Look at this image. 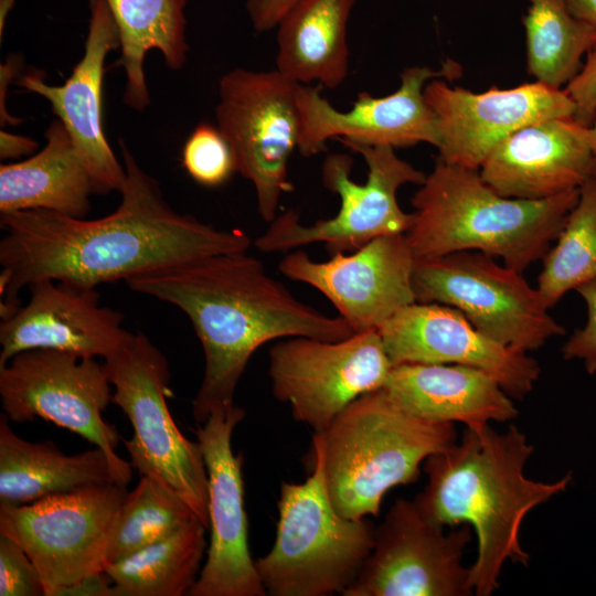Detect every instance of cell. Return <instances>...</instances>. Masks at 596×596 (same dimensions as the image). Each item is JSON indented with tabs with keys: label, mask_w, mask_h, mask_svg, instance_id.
I'll use <instances>...</instances> for the list:
<instances>
[{
	"label": "cell",
	"mask_w": 596,
	"mask_h": 596,
	"mask_svg": "<svg viewBox=\"0 0 596 596\" xmlns=\"http://www.w3.org/2000/svg\"><path fill=\"white\" fill-rule=\"evenodd\" d=\"M493 258L478 251L416 258V301L454 307L483 334L524 352L564 334L539 290L522 273Z\"/></svg>",
	"instance_id": "9c48e42d"
},
{
	"label": "cell",
	"mask_w": 596,
	"mask_h": 596,
	"mask_svg": "<svg viewBox=\"0 0 596 596\" xmlns=\"http://www.w3.org/2000/svg\"><path fill=\"white\" fill-rule=\"evenodd\" d=\"M343 145L363 157L368 167L365 182L352 180L353 160L349 155H327L321 166V181L339 196L338 213L312 225H304L298 213L288 210L276 216L267 231L255 240L257 249L286 252L321 242L334 254L355 251L384 235L408 232L413 213L401 209L397 191L407 183L423 184L427 174L397 157L390 146Z\"/></svg>",
	"instance_id": "ba28073f"
},
{
	"label": "cell",
	"mask_w": 596,
	"mask_h": 596,
	"mask_svg": "<svg viewBox=\"0 0 596 596\" xmlns=\"http://www.w3.org/2000/svg\"><path fill=\"white\" fill-rule=\"evenodd\" d=\"M0 596H45L40 572L25 551L0 534Z\"/></svg>",
	"instance_id": "d6a6232c"
},
{
	"label": "cell",
	"mask_w": 596,
	"mask_h": 596,
	"mask_svg": "<svg viewBox=\"0 0 596 596\" xmlns=\"http://www.w3.org/2000/svg\"><path fill=\"white\" fill-rule=\"evenodd\" d=\"M111 386L104 363L65 351L26 350L0 366L1 405L9 421L40 417L79 435L107 454L126 487L132 465L116 454L121 437L102 415L111 403Z\"/></svg>",
	"instance_id": "30bf717a"
},
{
	"label": "cell",
	"mask_w": 596,
	"mask_h": 596,
	"mask_svg": "<svg viewBox=\"0 0 596 596\" xmlns=\"http://www.w3.org/2000/svg\"><path fill=\"white\" fill-rule=\"evenodd\" d=\"M206 530L195 519L175 534L107 565L116 596L188 595L207 550Z\"/></svg>",
	"instance_id": "83f0119b"
},
{
	"label": "cell",
	"mask_w": 596,
	"mask_h": 596,
	"mask_svg": "<svg viewBox=\"0 0 596 596\" xmlns=\"http://www.w3.org/2000/svg\"><path fill=\"white\" fill-rule=\"evenodd\" d=\"M355 0H299L278 21L276 68L300 85L337 88L349 75L348 23Z\"/></svg>",
	"instance_id": "d4e9b609"
},
{
	"label": "cell",
	"mask_w": 596,
	"mask_h": 596,
	"mask_svg": "<svg viewBox=\"0 0 596 596\" xmlns=\"http://www.w3.org/2000/svg\"><path fill=\"white\" fill-rule=\"evenodd\" d=\"M479 172L505 198L544 200L579 189L593 172L589 127L574 117L525 125L496 146Z\"/></svg>",
	"instance_id": "7402d4cb"
},
{
	"label": "cell",
	"mask_w": 596,
	"mask_h": 596,
	"mask_svg": "<svg viewBox=\"0 0 596 596\" xmlns=\"http://www.w3.org/2000/svg\"><path fill=\"white\" fill-rule=\"evenodd\" d=\"M28 288V304L0 324V366L33 349L106 359L131 334L123 328L120 312L99 305L96 288L52 279Z\"/></svg>",
	"instance_id": "44dd1931"
},
{
	"label": "cell",
	"mask_w": 596,
	"mask_h": 596,
	"mask_svg": "<svg viewBox=\"0 0 596 596\" xmlns=\"http://www.w3.org/2000/svg\"><path fill=\"white\" fill-rule=\"evenodd\" d=\"M429 519L415 500L400 498L374 529V544L358 577L343 596H466L470 567L462 554L471 540L465 524Z\"/></svg>",
	"instance_id": "5bb4252c"
},
{
	"label": "cell",
	"mask_w": 596,
	"mask_h": 596,
	"mask_svg": "<svg viewBox=\"0 0 596 596\" xmlns=\"http://www.w3.org/2000/svg\"><path fill=\"white\" fill-rule=\"evenodd\" d=\"M424 96L436 118L437 160L472 170H479L496 146L523 126L575 115V104L564 88L538 81L475 93L434 78L425 85Z\"/></svg>",
	"instance_id": "ac0fdd59"
},
{
	"label": "cell",
	"mask_w": 596,
	"mask_h": 596,
	"mask_svg": "<svg viewBox=\"0 0 596 596\" xmlns=\"http://www.w3.org/2000/svg\"><path fill=\"white\" fill-rule=\"evenodd\" d=\"M298 86L277 70L244 68L224 74L219 85L216 126L233 150L236 172L253 183L266 222L292 190L288 162L300 140Z\"/></svg>",
	"instance_id": "8fae6325"
},
{
	"label": "cell",
	"mask_w": 596,
	"mask_h": 596,
	"mask_svg": "<svg viewBox=\"0 0 596 596\" xmlns=\"http://www.w3.org/2000/svg\"><path fill=\"white\" fill-rule=\"evenodd\" d=\"M300 483L281 482L275 542L255 565L270 596H329L358 577L374 544L364 519H349L333 507L320 460Z\"/></svg>",
	"instance_id": "8992f818"
},
{
	"label": "cell",
	"mask_w": 596,
	"mask_h": 596,
	"mask_svg": "<svg viewBox=\"0 0 596 596\" xmlns=\"http://www.w3.org/2000/svg\"><path fill=\"white\" fill-rule=\"evenodd\" d=\"M383 391L401 409L437 423L481 429L517 417L511 396L487 372L460 364L394 365Z\"/></svg>",
	"instance_id": "603a6c76"
},
{
	"label": "cell",
	"mask_w": 596,
	"mask_h": 596,
	"mask_svg": "<svg viewBox=\"0 0 596 596\" xmlns=\"http://www.w3.org/2000/svg\"><path fill=\"white\" fill-rule=\"evenodd\" d=\"M587 306V322L577 329L562 348L565 359H582L588 373L596 372V279L587 281L575 289Z\"/></svg>",
	"instance_id": "836d02e7"
},
{
	"label": "cell",
	"mask_w": 596,
	"mask_h": 596,
	"mask_svg": "<svg viewBox=\"0 0 596 596\" xmlns=\"http://www.w3.org/2000/svg\"><path fill=\"white\" fill-rule=\"evenodd\" d=\"M299 0H246V12L256 32L275 29L280 18Z\"/></svg>",
	"instance_id": "d590c367"
},
{
	"label": "cell",
	"mask_w": 596,
	"mask_h": 596,
	"mask_svg": "<svg viewBox=\"0 0 596 596\" xmlns=\"http://www.w3.org/2000/svg\"><path fill=\"white\" fill-rule=\"evenodd\" d=\"M36 148L38 143L32 138L14 135L3 129L0 131V157L2 160L32 155Z\"/></svg>",
	"instance_id": "74e56055"
},
{
	"label": "cell",
	"mask_w": 596,
	"mask_h": 596,
	"mask_svg": "<svg viewBox=\"0 0 596 596\" xmlns=\"http://www.w3.org/2000/svg\"><path fill=\"white\" fill-rule=\"evenodd\" d=\"M8 421L1 414V504L30 503L93 483H118L109 457L99 447L65 455L52 440L29 441L19 437Z\"/></svg>",
	"instance_id": "484cf974"
},
{
	"label": "cell",
	"mask_w": 596,
	"mask_h": 596,
	"mask_svg": "<svg viewBox=\"0 0 596 596\" xmlns=\"http://www.w3.org/2000/svg\"><path fill=\"white\" fill-rule=\"evenodd\" d=\"M89 10L84 55L65 83L47 85L40 71H30L17 84L49 100L89 172L94 193L106 194L120 192L126 181L125 167L107 142L103 125L105 60L119 47V36L105 0H89Z\"/></svg>",
	"instance_id": "ffe728a7"
},
{
	"label": "cell",
	"mask_w": 596,
	"mask_h": 596,
	"mask_svg": "<svg viewBox=\"0 0 596 596\" xmlns=\"http://www.w3.org/2000/svg\"><path fill=\"white\" fill-rule=\"evenodd\" d=\"M456 440L453 423L414 416L380 389L353 401L326 430L313 433L311 456L322 465L337 511L364 519L376 517L392 488L415 482L421 464Z\"/></svg>",
	"instance_id": "5b68a950"
},
{
	"label": "cell",
	"mask_w": 596,
	"mask_h": 596,
	"mask_svg": "<svg viewBox=\"0 0 596 596\" xmlns=\"http://www.w3.org/2000/svg\"><path fill=\"white\" fill-rule=\"evenodd\" d=\"M532 453L514 425L504 433L487 425L467 427L459 443L425 460L427 485L415 501L438 524L473 528L478 553L469 584L478 596L498 588L507 561L528 566L530 554L520 543L525 515L564 491L572 479L571 473L555 482L526 478L524 466Z\"/></svg>",
	"instance_id": "3957f363"
},
{
	"label": "cell",
	"mask_w": 596,
	"mask_h": 596,
	"mask_svg": "<svg viewBox=\"0 0 596 596\" xmlns=\"http://www.w3.org/2000/svg\"><path fill=\"white\" fill-rule=\"evenodd\" d=\"M35 155L0 167V213L47 210L73 217L89 211L93 181L71 135L60 119L45 131Z\"/></svg>",
	"instance_id": "cb8c5ba5"
},
{
	"label": "cell",
	"mask_w": 596,
	"mask_h": 596,
	"mask_svg": "<svg viewBox=\"0 0 596 596\" xmlns=\"http://www.w3.org/2000/svg\"><path fill=\"white\" fill-rule=\"evenodd\" d=\"M571 13L594 26H596V0H566Z\"/></svg>",
	"instance_id": "f35d334b"
},
{
	"label": "cell",
	"mask_w": 596,
	"mask_h": 596,
	"mask_svg": "<svg viewBox=\"0 0 596 596\" xmlns=\"http://www.w3.org/2000/svg\"><path fill=\"white\" fill-rule=\"evenodd\" d=\"M578 196L579 189L544 200L505 198L479 170L437 160L412 198L406 237L415 258L478 251L522 273L547 253Z\"/></svg>",
	"instance_id": "277c9868"
},
{
	"label": "cell",
	"mask_w": 596,
	"mask_h": 596,
	"mask_svg": "<svg viewBox=\"0 0 596 596\" xmlns=\"http://www.w3.org/2000/svg\"><path fill=\"white\" fill-rule=\"evenodd\" d=\"M564 89L575 104L574 119L589 127L596 119V46Z\"/></svg>",
	"instance_id": "e575fe53"
},
{
	"label": "cell",
	"mask_w": 596,
	"mask_h": 596,
	"mask_svg": "<svg viewBox=\"0 0 596 596\" xmlns=\"http://www.w3.org/2000/svg\"><path fill=\"white\" fill-rule=\"evenodd\" d=\"M523 18L528 72L562 88L579 72L582 57L596 46V26L575 18L566 0H526Z\"/></svg>",
	"instance_id": "f1b7e54d"
},
{
	"label": "cell",
	"mask_w": 596,
	"mask_h": 596,
	"mask_svg": "<svg viewBox=\"0 0 596 596\" xmlns=\"http://www.w3.org/2000/svg\"><path fill=\"white\" fill-rule=\"evenodd\" d=\"M120 148L126 181L110 214L93 220L47 210L1 214L2 320L20 308L21 289L39 280L96 288L248 249L252 241L244 231L220 230L174 211L123 141Z\"/></svg>",
	"instance_id": "6da1fadb"
},
{
	"label": "cell",
	"mask_w": 596,
	"mask_h": 596,
	"mask_svg": "<svg viewBox=\"0 0 596 596\" xmlns=\"http://www.w3.org/2000/svg\"><path fill=\"white\" fill-rule=\"evenodd\" d=\"M245 417L233 404L196 424L209 480L206 561L189 596H266L248 546L242 454L232 449V435Z\"/></svg>",
	"instance_id": "2e32d148"
},
{
	"label": "cell",
	"mask_w": 596,
	"mask_h": 596,
	"mask_svg": "<svg viewBox=\"0 0 596 596\" xmlns=\"http://www.w3.org/2000/svg\"><path fill=\"white\" fill-rule=\"evenodd\" d=\"M117 26L120 57L115 63L124 68V102L142 111L150 97L143 73V60L151 50L163 55L166 64L179 70L187 60V19L189 0H105Z\"/></svg>",
	"instance_id": "4316f807"
},
{
	"label": "cell",
	"mask_w": 596,
	"mask_h": 596,
	"mask_svg": "<svg viewBox=\"0 0 596 596\" xmlns=\"http://www.w3.org/2000/svg\"><path fill=\"white\" fill-rule=\"evenodd\" d=\"M182 164L199 184L215 188L236 172L233 150L217 126L198 125L182 149Z\"/></svg>",
	"instance_id": "1f68e13d"
},
{
	"label": "cell",
	"mask_w": 596,
	"mask_h": 596,
	"mask_svg": "<svg viewBox=\"0 0 596 596\" xmlns=\"http://www.w3.org/2000/svg\"><path fill=\"white\" fill-rule=\"evenodd\" d=\"M542 259L536 289L549 309L570 290L596 279V178L590 177L579 188L578 201L556 244Z\"/></svg>",
	"instance_id": "4dcf8cb0"
},
{
	"label": "cell",
	"mask_w": 596,
	"mask_h": 596,
	"mask_svg": "<svg viewBox=\"0 0 596 596\" xmlns=\"http://www.w3.org/2000/svg\"><path fill=\"white\" fill-rule=\"evenodd\" d=\"M415 260L406 234H392L374 238L350 255L334 253L324 262L296 251L280 260L278 269L320 291L356 333L379 329L416 301Z\"/></svg>",
	"instance_id": "e0dca14e"
},
{
	"label": "cell",
	"mask_w": 596,
	"mask_h": 596,
	"mask_svg": "<svg viewBox=\"0 0 596 596\" xmlns=\"http://www.w3.org/2000/svg\"><path fill=\"white\" fill-rule=\"evenodd\" d=\"M126 283L174 305L191 320L205 361L192 402L198 424L234 404L237 384L260 345L290 337L340 341L355 333L340 316L298 300L246 252L204 257Z\"/></svg>",
	"instance_id": "7a4b0ae2"
},
{
	"label": "cell",
	"mask_w": 596,
	"mask_h": 596,
	"mask_svg": "<svg viewBox=\"0 0 596 596\" xmlns=\"http://www.w3.org/2000/svg\"><path fill=\"white\" fill-rule=\"evenodd\" d=\"M195 519H199L195 512L170 487L152 477L140 476L118 510L105 567L175 534Z\"/></svg>",
	"instance_id": "f546056e"
},
{
	"label": "cell",
	"mask_w": 596,
	"mask_h": 596,
	"mask_svg": "<svg viewBox=\"0 0 596 596\" xmlns=\"http://www.w3.org/2000/svg\"><path fill=\"white\" fill-rule=\"evenodd\" d=\"M268 355L274 396L313 433L363 394L383 389L393 368L377 329L340 341L290 337Z\"/></svg>",
	"instance_id": "4fadbf2b"
},
{
	"label": "cell",
	"mask_w": 596,
	"mask_h": 596,
	"mask_svg": "<svg viewBox=\"0 0 596 596\" xmlns=\"http://www.w3.org/2000/svg\"><path fill=\"white\" fill-rule=\"evenodd\" d=\"M393 364H460L490 374L514 398L531 392L540 365L528 352L476 329L465 315L438 302L409 304L377 329Z\"/></svg>",
	"instance_id": "d6986e66"
},
{
	"label": "cell",
	"mask_w": 596,
	"mask_h": 596,
	"mask_svg": "<svg viewBox=\"0 0 596 596\" xmlns=\"http://www.w3.org/2000/svg\"><path fill=\"white\" fill-rule=\"evenodd\" d=\"M14 2V0H1V30L3 26V19L8 14L9 8Z\"/></svg>",
	"instance_id": "60d3db41"
},
{
	"label": "cell",
	"mask_w": 596,
	"mask_h": 596,
	"mask_svg": "<svg viewBox=\"0 0 596 596\" xmlns=\"http://www.w3.org/2000/svg\"><path fill=\"white\" fill-rule=\"evenodd\" d=\"M104 366L114 387L111 403L127 416L134 436L124 440L140 476L175 491L209 530V480L201 446L178 428L167 404L169 365L141 332L131 333Z\"/></svg>",
	"instance_id": "52a82bcc"
},
{
	"label": "cell",
	"mask_w": 596,
	"mask_h": 596,
	"mask_svg": "<svg viewBox=\"0 0 596 596\" xmlns=\"http://www.w3.org/2000/svg\"><path fill=\"white\" fill-rule=\"evenodd\" d=\"M57 596H116V590L114 583L103 571L62 589Z\"/></svg>",
	"instance_id": "8d00e7d4"
},
{
	"label": "cell",
	"mask_w": 596,
	"mask_h": 596,
	"mask_svg": "<svg viewBox=\"0 0 596 596\" xmlns=\"http://www.w3.org/2000/svg\"><path fill=\"white\" fill-rule=\"evenodd\" d=\"M128 491L116 482L83 486L24 504L0 503V534L38 567L45 596L105 571L118 510Z\"/></svg>",
	"instance_id": "7c38bea8"
},
{
	"label": "cell",
	"mask_w": 596,
	"mask_h": 596,
	"mask_svg": "<svg viewBox=\"0 0 596 596\" xmlns=\"http://www.w3.org/2000/svg\"><path fill=\"white\" fill-rule=\"evenodd\" d=\"M459 75L460 66L451 60H447L439 71L408 66L401 73L395 92L383 97L361 92L347 111L334 108L322 97L321 86L299 84L297 103L301 131L298 151L302 157L318 155L327 150L330 139L394 149L421 142L436 147V118L425 99L424 88L430 79L445 77L453 81Z\"/></svg>",
	"instance_id": "9a60e30c"
},
{
	"label": "cell",
	"mask_w": 596,
	"mask_h": 596,
	"mask_svg": "<svg viewBox=\"0 0 596 596\" xmlns=\"http://www.w3.org/2000/svg\"><path fill=\"white\" fill-rule=\"evenodd\" d=\"M589 135H590V148H592V155H593L592 177L596 178V119L589 126Z\"/></svg>",
	"instance_id": "ab89813d"
}]
</instances>
